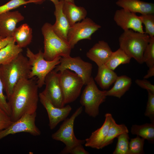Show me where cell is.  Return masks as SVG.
<instances>
[{
    "label": "cell",
    "instance_id": "cell-1",
    "mask_svg": "<svg viewBox=\"0 0 154 154\" xmlns=\"http://www.w3.org/2000/svg\"><path fill=\"white\" fill-rule=\"evenodd\" d=\"M38 87L33 78L19 80L8 99L13 121L26 114L36 112L39 100Z\"/></svg>",
    "mask_w": 154,
    "mask_h": 154
},
{
    "label": "cell",
    "instance_id": "cell-2",
    "mask_svg": "<svg viewBox=\"0 0 154 154\" xmlns=\"http://www.w3.org/2000/svg\"><path fill=\"white\" fill-rule=\"evenodd\" d=\"M31 68L28 58L22 52L9 62L0 65V78L7 99L19 80L29 78Z\"/></svg>",
    "mask_w": 154,
    "mask_h": 154
},
{
    "label": "cell",
    "instance_id": "cell-3",
    "mask_svg": "<svg viewBox=\"0 0 154 154\" xmlns=\"http://www.w3.org/2000/svg\"><path fill=\"white\" fill-rule=\"evenodd\" d=\"M150 37L145 33L135 31L131 29L124 31L119 38V48L131 58H133L139 64L143 62V52L150 40Z\"/></svg>",
    "mask_w": 154,
    "mask_h": 154
},
{
    "label": "cell",
    "instance_id": "cell-4",
    "mask_svg": "<svg viewBox=\"0 0 154 154\" xmlns=\"http://www.w3.org/2000/svg\"><path fill=\"white\" fill-rule=\"evenodd\" d=\"M44 38V59L52 61L58 57L70 56L72 48L68 41L58 35L53 30L52 25L46 23L41 28Z\"/></svg>",
    "mask_w": 154,
    "mask_h": 154
},
{
    "label": "cell",
    "instance_id": "cell-5",
    "mask_svg": "<svg viewBox=\"0 0 154 154\" xmlns=\"http://www.w3.org/2000/svg\"><path fill=\"white\" fill-rule=\"evenodd\" d=\"M26 55L31 66L29 78L37 77V84L38 88H40L45 84L47 75L60 63L61 57L52 61L47 60L44 59L43 52L41 50L35 54L29 48L27 49Z\"/></svg>",
    "mask_w": 154,
    "mask_h": 154
},
{
    "label": "cell",
    "instance_id": "cell-6",
    "mask_svg": "<svg viewBox=\"0 0 154 154\" xmlns=\"http://www.w3.org/2000/svg\"><path fill=\"white\" fill-rule=\"evenodd\" d=\"M86 85L81 96L80 103L84 106L85 113L94 118L99 115L100 106L105 101L107 90H100L92 77Z\"/></svg>",
    "mask_w": 154,
    "mask_h": 154
},
{
    "label": "cell",
    "instance_id": "cell-7",
    "mask_svg": "<svg viewBox=\"0 0 154 154\" xmlns=\"http://www.w3.org/2000/svg\"><path fill=\"white\" fill-rule=\"evenodd\" d=\"M65 105L75 101L80 96L84 83L76 73L66 69L59 72Z\"/></svg>",
    "mask_w": 154,
    "mask_h": 154
},
{
    "label": "cell",
    "instance_id": "cell-8",
    "mask_svg": "<svg viewBox=\"0 0 154 154\" xmlns=\"http://www.w3.org/2000/svg\"><path fill=\"white\" fill-rule=\"evenodd\" d=\"M92 65L90 62H85L79 56L72 57L70 56L61 57L60 63L55 68L57 72L68 69L76 73L87 84L91 80Z\"/></svg>",
    "mask_w": 154,
    "mask_h": 154
},
{
    "label": "cell",
    "instance_id": "cell-9",
    "mask_svg": "<svg viewBox=\"0 0 154 154\" xmlns=\"http://www.w3.org/2000/svg\"><path fill=\"white\" fill-rule=\"evenodd\" d=\"M82 111V106L80 107L70 117L64 120L59 129L52 134V139L62 142L67 147H72L79 143H84L85 140L79 139L76 138L74 130L75 119Z\"/></svg>",
    "mask_w": 154,
    "mask_h": 154
},
{
    "label": "cell",
    "instance_id": "cell-10",
    "mask_svg": "<svg viewBox=\"0 0 154 154\" xmlns=\"http://www.w3.org/2000/svg\"><path fill=\"white\" fill-rule=\"evenodd\" d=\"M101 27L90 18L86 17L71 26L67 34V41L72 49L81 40H91L92 35Z\"/></svg>",
    "mask_w": 154,
    "mask_h": 154
},
{
    "label": "cell",
    "instance_id": "cell-11",
    "mask_svg": "<svg viewBox=\"0 0 154 154\" xmlns=\"http://www.w3.org/2000/svg\"><path fill=\"white\" fill-rule=\"evenodd\" d=\"M36 112L26 114L13 123L7 128L0 131V140L7 136L21 132L37 136L41 131L35 124Z\"/></svg>",
    "mask_w": 154,
    "mask_h": 154
},
{
    "label": "cell",
    "instance_id": "cell-12",
    "mask_svg": "<svg viewBox=\"0 0 154 154\" xmlns=\"http://www.w3.org/2000/svg\"><path fill=\"white\" fill-rule=\"evenodd\" d=\"M39 97L40 102L47 112L49 128L53 129L66 118L72 110V107L68 105L62 108L56 107L43 91L39 93Z\"/></svg>",
    "mask_w": 154,
    "mask_h": 154
},
{
    "label": "cell",
    "instance_id": "cell-13",
    "mask_svg": "<svg viewBox=\"0 0 154 154\" xmlns=\"http://www.w3.org/2000/svg\"><path fill=\"white\" fill-rule=\"evenodd\" d=\"M45 88L43 91L53 104L62 108L65 106L63 94L61 86L59 72L53 70L46 76L45 80Z\"/></svg>",
    "mask_w": 154,
    "mask_h": 154
},
{
    "label": "cell",
    "instance_id": "cell-14",
    "mask_svg": "<svg viewBox=\"0 0 154 154\" xmlns=\"http://www.w3.org/2000/svg\"><path fill=\"white\" fill-rule=\"evenodd\" d=\"M114 19L117 25L124 31L131 29L136 32L145 33L139 16L135 13L122 8L116 11Z\"/></svg>",
    "mask_w": 154,
    "mask_h": 154
},
{
    "label": "cell",
    "instance_id": "cell-15",
    "mask_svg": "<svg viewBox=\"0 0 154 154\" xmlns=\"http://www.w3.org/2000/svg\"><path fill=\"white\" fill-rule=\"evenodd\" d=\"M24 19V17L17 11L0 14V37L3 38L13 37L17 24Z\"/></svg>",
    "mask_w": 154,
    "mask_h": 154
},
{
    "label": "cell",
    "instance_id": "cell-16",
    "mask_svg": "<svg viewBox=\"0 0 154 154\" xmlns=\"http://www.w3.org/2000/svg\"><path fill=\"white\" fill-rule=\"evenodd\" d=\"M112 52L108 43L102 40L96 43L87 52L86 56L98 67L106 64Z\"/></svg>",
    "mask_w": 154,
    "mask_h": 154
},
{
    "label": "cell",
    "instance_id": "cell-17",
    "mask_svg": "<svg viewBox=\"0 0 154 154\" xmlns=\"http://www.w3.org/2000/svg\"><path fill=\"white\" fill-rule=\"evenodd\" d=\"M105 117V121L101 127L92 132L90 137L85 140L86 147L97 149H100L106 136L113 118L112 115L110 113L106 114Z\"/></svg>",
    "mask_w": 154,
    "mask_h": 154
},
{
    "label": "cell",
    "instance_id": "cell-18",
    "mask_svg": "<svg viewBox=\"0 0 154 154\" xmlns=\"http://www.w3.org/2000/svg\"><path fill=\"white\" fill-rule=\"evenodd\" d=\"M64 2V0H60L58 3L54 5L56 21L54 24L52 25V27L55 33L67 41V34L71 26L63 11Z\"/></svg>",
    "mask_w": 154,
    "mask_h": 154
},
{
    "label": "cell",
    "instance_id": "cell-19",
    "mask_svg": "<svg viewBox=\"0 0 154 154\" xmlns=\"http://www.w3.org/2000/svg\"><path fill=\"white\" fill-rule=\"evenodd\" d=\"M116 5L133 13L141 14H154V4L140 0H118Z\"/></svg>",
    "mask_w": 154,
    "mask_h": 154
},
{
    "label": "cell",
    "instance_id": "cell-20",
    "mask_svg": "<svg viewBox=\"0 0 154 154\" xmlns=\"http://www.w3.org/2000/svg\"><path fill=\"white\" fill-rule=\"evenodd\" d=\"M62 9L71 26L86 17L87 12L86 9L76 6L74 3L64 1Z\"/></svg>",
    "mask_w": 154,
    "mask_h": 154
},
{
    "label": "cell",
    "instance_id": "cell-21",
    "mask_svg": "<svg viewBox=\"0 0 154 154\" xmlns=\"http://www.w3.org/2000/svg\"><path fill=\"white\" fill-rule=\"evenodd\" d=\"M118 76L117 74L105 64L98 67L94 80L102 89H108L115 82Z\"/></svg>",
    "mask_w": 154,
    "mask_h": 154
},
{
    "label": "cell",
    "instance_id": "cell-22",
    "mask_svg": "<svg viewBox=\"0 0 154 154\" xmlns=\"http://www.w3.org/2000/svg\"><path fill=\"white\" fill-rule=\"evenodd\" d=\"M113 87L106 91L107 96H114L120 98L129 89L132 80L125 75L118 76Z\"/></svg>",
    "mask_w": 154,
    "mask_h": 154
},
{
    "label": "cell",
    "instance_id": "cell-23",
    "mask_svg": "<svg viewBox=\"0 0 154 154\" xmlns=\"http://www.w3.org/2000/svg\"><path fill=\"white\" fill-rule=\"evenodd\" d=\"M12 37L19 46L22 48L25 47L31 42L32 29L27 23L23 24L16 28Z\"/></svg>",
    "mask_w": 154,
    "mask_h": 154
},
{
    "label": "cell",
    "instance_id": "cell-24",
    "mask_svg": "<svg viewBox=\"0 0 154 154\" xmlns=\"http://www.w3.org/2000/svg\"><path fill=\"white\" fill-rule=\"evenodd\" d=\"M15 43L12 41L0 50V65L9 62L22 52V48Z\"/></svg>",
    "mask_w": 154,
    "mask_h": 154
},
{
    "label": "cell",
    "instance_id": "cell-25",
    "mask_svg": "<svg viewBox=\"0 0 154 154\" xmlns=\"http://www.w3.org/2000/svg\"><path fill=\"white\" fill-rule=\"evenodd\" d=\"M124 133H129L127 126L123 124H117L113 118L106 136L101 146L100 149L112 143L115 138Z\"/></svg>",
    "mask_w": 154,
    "mask_h": 154
},
{
    "label": "cell",
    "instance_id": "cell-26",
    "mask_svg": "<svg viewBox=\"0 0 154 154\" xmlns=\"http://www.w3.org/2000/svg\"><path fill=\"white\" fill-rule=\"evenodd\" d=\"M132 134L138 136L148 141H154V123H145L141 125H133L131 128Z\"/></svg>",
    "mask_w": 154,
    "mask_h": 154
},
{
    "label": "cell",
    "instance_id": "cell-27",
    "mask_svg": "<svg viewBox=\"0 0 154 154\" xmlns=\"http://www.w3.org/2000/svg\"><path fill=\"white\" fill-rule=\"evenodd\" d=\"M131 59L130 57L119 48L116 51L112 52L105 64L110 69L114 70L120 64L129 63Z\"/></svg>",
    "mask_w": 154,
    "mask_h": 154
},
{
    "label": "cell",
    "instance_id": "cell-28",
    "mask_svg": "<svg viewBox=\"0 0 154 154\" xmlns=\"http://www.w3.org/2000/svg\"><path fill=\"white\" fill-rule=\"evenodd\" d=\"M44 0H10L5 4L0 6V15L10 11L24 5L30 3H40Z\"/></svg>",
    "mask_w": 154,
    "mask_h": 154
},
{
    "label": "cell",
    "instance_id": "cell-29",
    "mask_svg": "<svg viewBox=\"0 0 154 154\" xmlns=\"http://www.w3.org/2000/svg\"><path fill=\"white\" fill-rule=\"evenodd\" d=\"M128 133H123L117 137V143L113 154H128L130 139Z\"/></svg>",
    "mask_w": 154,
    "mask_h": 154
},
{
    "label": "cell",
    "instance_id": "cell-30",
    "mask_svg": "<svg viewBox=\"0 0 154 154\" xmlns=\"http://www.w3.org/2000/svg\"><path fill=\"white\" fill-rule=\"evenodd\" d=\"M145 139L137 135L129 141L128 154H142L144 153V145Z\"/></svg>",
    "mask_w": 154,
    "mask_h": 154
},
{
    "label": "cell",
    "instance_id": "cell-31",
    "mask_svg": "<svg viewBox=\"0 0 154 154\" xmlns=\"http://www.w3.org/2000/svg\"><path fill=\"white\" fill-rule=\"evenodd\" d=\"M143 62L149 68L154 66V37H150L149 42L143 53Z\"/></svg>",
    "mask_w": 154,
    "mask_h": 154
},
{
    "label": "cell",
    "instance_id": "cell-32",
    "mask_svg": "<svg viewBox=\"0 0 154 154\" xmlns=\"http://www.w3.org/2000/svg\"><path fill=\"white\" fill-rule=\"evenodd\" d=\"M142 24L145 26V33L150 37H154V14H141L139 16Z\"/></svg>",
    "mask_w": 154,
    "mask_h": 154
},
{
    "label": "cell",
    "instance_id": "cell-33",
    "mask_svg": "<svg viewBox=\"0 0 154 154\" xmlns=\"http://www.w3.org/2000/svg\"><path fill=\"white\" fill-rule=\"evenodd\" d=\"M148 92V100L145 115L153 120L154 117V93Z\"/></svg>",
    "mask_w": 154,
    "mask_h": 154
},
{
    "label": "cell",
    "instance_id": "cell-34",
    "mask_svg": "<svg viewBox=\"0 0 154 154\" xmlns=\"http://www.w3.org/2000/svg\"><path fill=\"white\" fill-rule=\"evenodd\" d=\"M80 143L70 147H65L60 153L61 154H88L89 153L86 150Z\"/></svg>",
    "mask_w": 154,
    "mask_h": 154
},
{
    "label": "cell",
    "instance_id": "cell-35",
    "mask_svg": "<svg viewBox=\"0 0 154 154\" xmlns=\"http://www.w3.org/2000/svg\"><path fill=\"white\" fill-rule=\"evenodd\" d=\"M13 122L10 116L0 108V131L7 128Z\"/></svg>",
    "mask_w": 154,
    "mask_h": 154
},
{
    "label": "cell",
    "instance_id": "cell-36",
    "mask_svg": "<svg viewBox=\"0 0 154 154\" xmlns=\"http://www.w3.org/2000/svg\"><path fill=\"white\" fill-rule=\"evenodd\" d=\"M3 91V84L0 78V108L10 116L11 110Z\"/></svg>",
    "mask_w": 154,
    "mask_h": 154
},
{
    "label": "cell",
    "instance_id": "cell-37",
    "mask_svg": "<svg viewBox=\"0 0 154 154\" xmlns=\"http://www.w3.org/2000/svg\"><path fill=\"white\" fill-rule=\"evenodd\" d=\"M136 84L141 88L154 93V86L146 79H137L135 81Z\"/></svg>",
    "mask_w": 154,
    "mask_h": 154
},
{
    "label": "cell",
    "instance_id": "cell-38",
    "mask_svg": "<svg viewBox=\"0 0 154 154\" xmlns=\"http://www.w3.org/2000/svg\"><path fill=\"white\" fill-rule=\"evenodd\" d=\"M14 41L13 37H8L0 40V50L9 43Z\"/></svg>",
    "mask_w": 154,
    "mask_h": 154
},
{
    "label": "cell",
    "instance_id": "cell-39",
    "mask_svg": "<svg viewBox=\"0 0 154 154\" xmlns=\"http://www.w3.org/2000/svg\"><path fill=\"white\" fill-rule=\"evenodd\" d=\"M154 76V66L149 68L147 74L143 78L147 79Z\"/></svg>",
    "mask_w": 154,
    "mask_h": 154
},
{
    "label": "cell",
    "instance_id": "cell-40",
    "mask_svg": "<svg viewBox=\"0 0 154 154\" xmlns=\"http://www.w3.org/2000/svg\"><path fill=\"white\" fill-rule=\"evenodd\" d=\"M52 2L55 5H56L57 4L59 1V0H49Z\"/></svg>",
    "mask_w": 154,
    "mask_h": 154
},
{
    "label": "cell",
    "instance_id": "cell-41",
    "mask_svg": "<svg viewBox=\"0 0 154 154\" xmlns=\"http://www.w3.org/2000/svg\"><path fill=\"white\" fill-rule=\"evenodd\" d=\"M64 1L66 2L74 3V0H64Z\"/></svg>",
    "mask_w": 154,
    "mask_h": 154
},
{
    "label": "cell",
    "instance_id": "cell-42",
    "mask_svg": "<svg viewBox=\"0 0 154 154\" xmlns=\"http://www.w3.org/2000/svg\"><path fill=\"white\" fill-rule=\"evenodd\" d=\"M2 39H3V38H2L1 37H0V40Z\"/></svg>",
    "mask_w": 154,
    "mask_h": 154
},
{
    "label": "cell",
    "instance_id": "cell-43",
    "mask_svg": "<svg viewBox=\"0 0 154 154\" xmlns=\"http://www.w3.org/2000/svg\"><path fill=\"white\" fill-rule=\"evenodd\" d=\"M25 0V1H28V0Z\"/></svg>",
    "mask_w": 154,
    "mask_h": 154
}]
</instances>
